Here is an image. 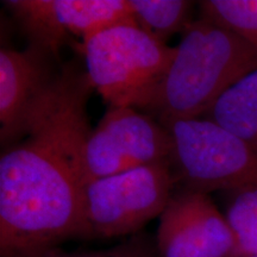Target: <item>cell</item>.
Returning <instances> with one entry per match:
<instances>
[{
	"instance_id": "7",
	"label": "cell",
	"mask_w": 257,
	"mask_h": 257,
	"mask_svg": "<svg viewBox=\"0 0 257 257\" xmlns=\"http://www.w3.org/2000/svg\"><path fill=\"white\" fill-rule=\"evenodd\" d=\"M16 21L30 41L59 59L70 41L82 44L105 29L135 23L127 0H9Z\"/></svg>"
},
{
	"instance_id": "1",
	"label": "cell",
	"mask_w": 257,
	"mask_h": 257,
	"mask_svg": "<svg viewBox=\"0 0 257 257\" xmlns=\"http://www.w3.org/2000/svg\"><path fill=\"white\" fill-rule=\"evenodd\" d=\"M86 68L61 67L25 137L0 156V257H37L88 238L85 148L91 134Z\"/></svg>"
},
{
	"instance_id": "3",
	"label": "cell",
	"mask_w": 257,
	"mask_h": 257,
	"mask_svg": "<svg viewBox=\"0 0 257 257\" xmlns=\"http://www.w3.org/2000/svg\"><path fill=\"white\" fill-rule=\"evenodd\" d=\"M93 87L108 107L146 111L168 72L175 48L155 40L135 23L105 29L81 47Z\"/></svg>"
},
{
	"instance_id": "9",
	"label": "cell",
	"mask_w": 257,
	"mask_h": 257,
	"mask_svg": "<svg viewBox=\"0 0 257 257\" xmlns=\"http://www.w3.org/2000/svg\"><path fill=\"white\" fill-rule=\"evenodd\" d=\"M56 57L36 44L0 50V142L8 148L28 134L41 101L55 83Z\"/></svg>"
},
{
	"instance_id": "8",
	"label": "cell",
	"mask_w": 257,
	"mask_h": 257,
	"mask_svg": "<svg viewBox=\"0 0 257 257\" xmlns=\"http://www.w3.org/2000/svg\"><path fill=\"white\" fill-rule=\"evenodd\" d=\"M161 257H231L234 236L210 195L176 187L160 216Z\"/></svg>"
},
{
	"instance_id": "6",
	"label": "cell",
	"mask_w": 257,
	"mask_h": 257,
	"mask_svg": "<svg viewBox=\"0 0 257 257\" xmlns=\"http://www.w3.org/2000/svg\"><path fill=\"white\" fill-rule=\"evenodd\" d=\"M168 128L147 112L108 107L85 148L87 182L172 161Z\"/></svg>"
},
{
	"instance_id": "5",
	"label": "cell",
	"mask_w": 257,
	"mask_h": 257,
	"mask_svg": "<svg viewBox=\"0 0 257 257\" xmlns=\"http://www.w3.org/2000/svg\"><path fill=\"white\" fill-rule=\"evenodd\" d=\"M178 186L172 162L93 180L85 188L89 238L130 237L160 217Z\"/></svg>"
},
{
	"instance_id": "2",
	"label": "cell",
	"mask_w": 257,
	"mask_h": 257,
	"mask_svg": "<svg viewBox=\"0 0 257 257\" xmlns=\"http://www.w3.org/2000/svg\"><path fill=\"white\" fill-rule=\"evenodd\" d=\"M255 69V47L199 18L182 34L168 72L144 112L162 124L200 118L227 88Z\"/></svg>"
},
{
	"instance_id": "13",
	"label": "cell",
	"mask_w": 257,
	"mask_h": 257,
	"mask_svg": "<svg viewBox=\"0 0 257 257\" xmlns=\"http://www.w3.org/2000/svg\"><path fill=\"white\" fill-rule=\"evenodd\" d=\"M200 19L229 30L257 49V0H205Z\"/></svg>"
},
{
	"instance_id": "4",
	"label": "cell",
	"mask_w": 257,
	"mask_h": 257,
	"mask_svg": "<svg viewBox=\"0 0 257 257\" xmlns=\"http://www.w3.org/2000/svg\"><path fill=\"white\" fill-rule=\"evenodd\" d=\"M173 141L176 187L210 194L257 185V153L207 118L163 124Z\"/></svg>"
},
{
	"instance_id": "12",
	"label": "cell",
	"mask_w": 257,
	"mask_h": 257,
	"mask_svg": "<svg viewBox=\"0 0 257 257\" xmlns=\"http://www.w3.org/2000/svg\"><path fill=\"white\" fill-rule=\"evenodd\" d=\"M227 193L225 217L234 236L231 257L257 255V185Z\"/></svg>"
},
{
	"instance_id": "15",
	"label": "cell",
	"mask_w": 257,
	"mask_h": 257,
	"mask_svg": "<svg viewBox=\"0 0 257 257\" xmlns=\"http://www.w3.org/2000/svg\"><path fill=\"white\" fill-rule=\"evenodd\" d=\"M244 257H257V255H252V256H244Z\"/></svg>"
},
{
	"instance_id": "10",
	"label": "cell",
	"mask_w": 257,
	"mask_h": 257,
	"mask_svg": "<svg viewBox=\"0 0 257 257\" xmlns=\"http://www.w3.org/2000/svg\"><path fill=\"white\" fill-rule=\"evenodd\" d=\"M205 115L257 153V69L227 88Z\"/></svg>"
},
{
	"instance_id": "11",
	"label": "cell",
	"mask_w": 257,
	"mask_h": 257,
	"mask_svg": "<svg viewBox=\"0 0 257 257\" xmlns=\"http://www.w3.org/2000/svg\"><path fill=\"white\" fill-rule=\"evenodd\" d=\"M135 24L167 44L175 34H184L193 22L194 3L187 0H127Z\"/></svg>"
},
{
	"instance_id": "14",
	"label": "cell",
	"mask_w": 257,
	"mask_h": 257,
	"mask_svg": "<svg viewBox=\"0 0 257 257\" xmlns=\"http://www.w3.org/2000/svg\"><path fill=\"white\" fill-rule=\"evenodd\" d=\"M37 257H161L156 237L141 231L107 249L64 251L56 248Z\"/></svg>"
}]
</instances>
